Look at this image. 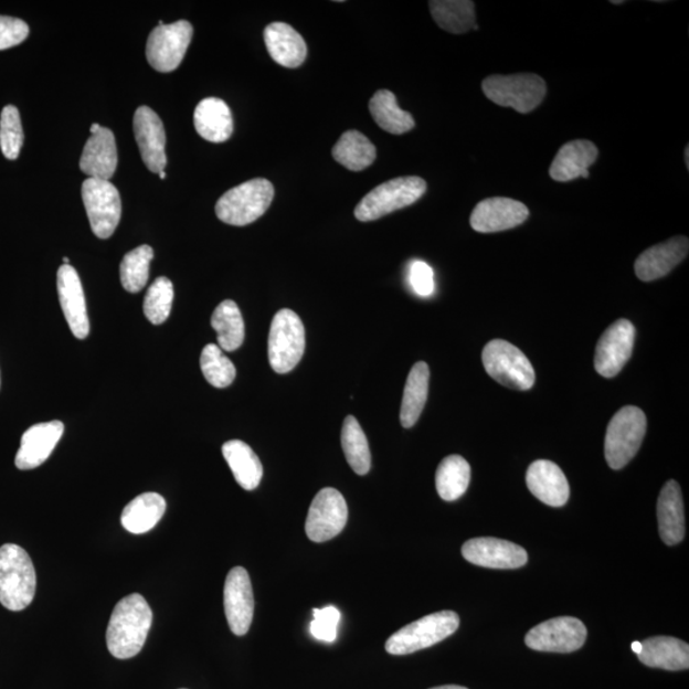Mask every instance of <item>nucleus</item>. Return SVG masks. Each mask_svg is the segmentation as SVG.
Segmentation results:
<instances>
[{
	"mask_svg": "<svg viewBox=\"0 0 689 689\" xmlns=\"http://www.w3.org/2000/svg\"><path fill=\"white\" fill-rule=\"evenodd\" d=\"M152 618L150 605L142 595H128L115 605L106 629V645L114 658L125 660L141 653Z\"/></svg>",
	"mask_w": 689,
	"mask_h": 689,
	"instance_id": "1",
	"label": "nucleus"
},
{
	"mask_svg": "<svg viewBox=\"0 0 689 689\" xmlns=\"http://www.w3.org/2000/svg\"><path fill=\"white\" fill-rule=\"evenodd\" d=\"M36 584L29 553L15 544L0 547V604L12 612L26 610L34 601Z\"/></svg>",
	"mask_w": 689,
	"mask_h": 689,
	"instance_id": "2",
	"label": "nucleus"
},
{
	"mask_svg": "<svg viewBox=\"0 0 689 689\" xmlns=\"http://www.w3.org/2000/svg\"><path fill=\"white\" fill-rule=\"evenodd\" d=\"M274 197L273 183L264 178L252 179L221 197L216 203V215L229 225H250L265 215Z\"/></svg>",
	"mask_w": 689,
	"mask_h": 689,
	"instance_id": "3",
	"label": "nucleus"
},
{
	"mask_svg": "<svg viewBox=\"0 0 689 689\" xmlns=\"http://www.w3.org/2000/svg\"><path fill=\"white\" fill-rule=\"evenodd\" d=\"M426 192L425 180L420 177H402L389 180L369 192L354 210L362 223L379 220L420 201Z\"/></svg>",
	"mask_w": 689,
	"mask_h": 689,
	"instance_id": "4",
	"label": "nucleus"
},
{
	"mask_svg": "<svg viewBox=\"0 0 689 689\" xmlns=\"http://www.w3.org/2000/svg\"><path fill=\"white\" fill-rule=\"evenodd\" d=\"M306 350V330L301 319L290 309L278 310L268 336L269 365L278 374L297 367Z\"/></svg>",
	"mask_w": 689,
	"mask_h": 689,
	"instance_id": "5",
	"label": "nucleus"
},
{
	"mask_svg": "<svg viewBox=\"0 0 689 689\" xmlns=\"http://www.w3.org/2000/svg\"><path fill=\"white\" fill-rule=\"evenodd\" d=\"M459 626L455 612L443 611L410 623L393 634L385 643V651L391 655H409L437 645L453 636Z\"/></svg>",
	"mask_w": 689,
	"mask_h": 689,
	"instance_id": "6",
	"label": "nucleus"
},
{
	"mask_svg": "<svg viewBox=\"0 0 689 689\" xmlns=\"http://www.w3.org/2000/svg\"><path fill=\"white\" fill-rule=\"evenodd\" d=\"M646 426V415L636 406L623 407L613 416L605 436V458L613 470L623 469L636 456Z\"/></svg>",
	"mask_w": 689,
	"mask_h": 689,
	"instance_id": "7",
	"label": "nucleus"
},
{
	"mask_svg": "<svg viewBox=\"0 0 689 689\" xmlns=\"http://www.w3.org/2000/svg\"><path fill=\"white\" fill-rule=\"evenodd\" d=\"M483 92L490 102L527 114L543 103L547 84L543 78L532 73L489 76L483 81Z\"/></svg>",
	"mask_w": 689,
	"mask_h": 689,
	"instance_id": "8",
	"label": "nucleus"
},
{
	"mask_svg": "<svg viewBox=\"0 0 689 689\" xmlns=\"http://www.w3.org/2000/svg\"><path fill=\"white\" fill-rule=\"evenodd\" d=\"M483 364L491 379L508 389L528 391L536 383V371L530 360L519 348L505 340L486 344Z\"/></svg>",
	"mask_w": 689,
	"mask_h": 689,
	"instance_id": "9",
	"label": "nucleus"
},
{
	"mask_svg": "<svg viewBox=\"0 0 689 689\" xmlns=\"http://www.w3.org/2000/svg\"><path fill=\"white\" fill-rule=\"evenodd\" d=\"M82 200L93 232L108 240L118 227L121 216L120 194L109 180L87 178L82 184Z\"/></svg>",
	"mask_w": 689,
	"mask_h": 689,
	"instance_id": "10",
	"label": "nucleus"
},
{
	"mask_svg": "<svg viewBox=\"0 0 689 689\" xmlns=\"http://www.w3.org/2000/svg\"><path fill=\"white\" fill-rule=\"evenodd\" d=\"M192 38L193 26L184 20L156 28L147 40V61L156 71H176L183 62Z\"/></svg>",
	"mask_w": 689,
	"mask_h": 689,
	"instance_id": "11",
	"label": "nucleus"
},
{
	"mask_svg": "<svg viewBox=\"0 0 689 689\" xmlns=\"http://www.w3.org/2000/svg\"><path fill=\"white\" fill-rule=\"evenodd\" d=\"M348 515L347 500L338 489L319 490L309 507L306 522L308 538L315 543H325L338 537L348 522Z\"/></svg>",
	"mask_w": 689,
	"mask_h": 689,
	"instance_id": "12",
	"label": "nucleus"
},
{
	"mask_svg": "<svg viewBox=\"0 0 689 689\" xmlns=\"http://www.w3.org/2000/svg\"><path fill=\"white\" fill-rule=\"evenodd\" d=\"M586 637L584 623L577 618L560 617L532 628L524 643L536 651L569 654L581 649Z\"/></svg>",
	"mask_w": 689,
	"mask_h": 689,
	"instance_id": "13",
	"label": "nucleus"
},
{
	"mask_svg": "<svg viewBox=\"0 0 689 689\" xmlns=\"http://www.w3.org/2000/svg\"><path fill=\"white\" fill-rule=\"evenodd\" d=\"M635 326L628 319H619L606 330L595 351L596 372L605 379L618 375L634 351Z\"/></svg>",
	"mask_w": 689,
	"mask_h": 689,
	"instance_id": "14",
	"label": "nucleus"
},
{
	"mask_svg": "<svg viewBox=\"0 0 689 689\" xmlns=\"http://www.w3.org/2000/svg\"><path fill=\"white\" fill-rule=\"evenodd\" d=\"M463 555L467 562L496 570L520 569L528 563V553L523 548L496 538L467 540Z\"/></svg>",
	"mask_w": 689,
	"mask_h": 689,
	"instance_id": "15",
	"label": "nucleus"
},
{
	"mask_svg": "<svg viewBox=\"0 0 689 689\" xmlns=\"http://www.w3.org/2000/svg\"><path fill=\"white\" fill-rule=\"evenodd\" d=\"M134 129L145 166L156 174L166 171L167 135L159 115L149 106H139L135 113Z\"/></svg>",
	"mask_w": 689,
	"mask_h": 689,
	"instance_id": "16",
	"label": "nucleus"
},
{
	"mask_svg": "<svg viewBox=\"0 0 689 689\" xmlns=\"http://www.w3.org/2000/svg\"><path fill=\"white\" fill-rule=\"evenodd\" d=\"M224 608L230 629L236 636L247 635L254 613L251 577L243 568L227 573L224 587Z\"/></svg>",
	"mask_w": 689,
	"mask_h": 689,
	"instance_id": "17",
	"label": "nucleus"
},
{
	"mask_svg": "<svg viewBox=\"0 0 689 689\" xmlns=\"http://www.w3.org/2000/svg\"><path fill=\"white\" fill-rule=\"evenodd\" d=\"M529 213L522 202L495 197L477 204L471 213L470 225L475 232L483 234L505 232L523 224Z\"/></svg>",
	"mask_w": 689,
	"mask_h": 689,
	"instance_id": "18",
	"label": "nucleus"
},
{
	"mask_svg": "<svg viewBox=\"0 0 689 689\" xmlns=\"http://www.w3.org/2000/svg\"><path fill=\"white\" fill-rule=\"evenodd\" d=\"M57 294L61 307L75 338L84 340L89 333L86 298L77 271L71 265H63L57 271Z\"/></svg>",
	"mask_w": 689,
	"mask_h": 689,
	"instance_id": "19",
	"label": "nucleus"
},
{
	"mask_svg": "<svg viewBox=\"0 0 689 689\" xmlns=\"http://www.w3.org/2000/svg\"><path fill=\"white\" fill-rule=\"evenodd\" d=\"M63 433L64 424L60 421L32 425L23 433L21 447L14 459L15 466L20 470H32L43 465L51 457Z\"/></svg>",
	"mask_w": 689,
	"mask_h": 689,
	"instance_id": "20",
	"label": "nucleus"
},
{
	"mask_svg": "<svg viewBox=\"0 0 689 689\" xmlns=\"http://www.w3.org/2000/svg\"><path fill=\"white\" fill-rule=\"evenodd\" d=\"M689 242L686 236L671 237L668 242L645 251L635 264L639 280L649 283L667 276L688 256Z\"/></svg>",
	"mask_w": 689,
	"mask_h": 689,
	"instance_id": "21",
	"label": "nucleus"
},
{
	"mask_svg": "<svg viewBox=\"0 0 689 689\" xmlns=\"http://www.w3.org/2000/svg\"><path fill=\"white\" fill-rule=\"evenodd\" d=\"M528 488L541 502L562 507L570 498L568 478L561 467L548 459L532 463L527 474Z\"/></svg>",
	"mask_w": 689,
	"mask_h": 689,
	"instance_id": "22",
	"label": "nucleus"
},
{
	"mask_svg": "<svg viewBox=\"0 0 689 689\" xmlns=\"http://www.w3.org/2000/svg\"><path fill=\"white\" fill-rule=\"evenodd\" d=\"M118 167V149L114 134L102 127L89 136L82 152L80 168L88 178L109 180Z\"/></svg>",
	"mask_w": 689,
	"mask_h": 689,
	"instance_id": "23",
	"label": "nucleus"
},
{
	"mask_svg": "<svg viewBox=\"0 0 689 689\" xmlns=\"http://www.w3.org/2000/svg\"><path fill=\"white\" fill-rule=\"evenodd\" d=\"M265 43L273 61L285 68H298L307 60L306 41L290 24L269 23L265 30Z\"/></svg>",
	"mask_w": 689,
	"mask_h": 689,
	"instance_id": "24",
	"label": "nucleus"
},
{
	"mask_svg": "<svg viewBox=\"0 0 689 689\" xmlns=\"http://www.w3.org/2000/svg\"><path fill=\"white\" fill-rule=\"evenodd\" d=\"M597 147L587 139H576L561 147L558 151L549 176L555 182H571L577 178H589V168L597 159Z\"/></svg>",
	"mask_w": 689,
	"mask_h": 689,
	"instance_id": "25",
	"label": "nucleus"
},
{
	"mask_svg": "<svg viewBox=\"0 0 689 689\" xmlns=\"http://www.w3.org/2000/svg\"><path fill=\"white\" fill-rule=\"evenodd\" d=\"M658 521L661 540L667 545H676L686 534L682 490L676 480L662 487L658 500Z\"/></svg>",
	"mask_w": 689,
	"mask_h": 689,
	"instance_id": "26",
	"label": "nucleus"
},
{
	"mask_svg": "<svg viewBox=\"0 0 689 689\" xmlns=\"http://www.w3.org/2000/svg\"><path fill=\"white\" fill-rule=\"evenodd\" d=\"M197 134L206 141L221 144L233 135L234 121L227 104L218 97L204 98L194 110Z\"/></svg>",
	"mask_w": 689,
	"mask_h": 689,
	"instance_id": "27",
	"label": "nucleus"
},
{
	"mask_svg": "<svg viewBox=\"0 0 689 689\" xmlns=\"http://www.w3.org/2000/svg\"><path fill=\"white\" fill-rule=\"evenodd\" d=\"M638 659L645 666L666 670L689 668V646L682 639L667 636L647 638Z\"/></svg>",
	"mask_w": 689,
	"mask_h": 689,
	"instance_id": "28",
	"label": "nucleus"
},
{
	"mask_svg": "<svg viewBox=\"0 0 689 689\" xmlns=\"http://www.w3.org/2000/svg\"><path fill=\"white\" fill-rule=\"evenodd\" d=\"M223 455L243 489L253 490L259 486L264 477V466L247 443L240 439L229 441L223 446Z\"/></svg>",
	"mask_w": 689,
	"mask_h": 689,
	"instance_id": "29",
	"label": "nucleus"
},
{
	"mask_svg": "<svg viewBox=\"0 0 689 689\" xmlns=\"http://www.w3.org/2000/svg\"><path fill=\"white\" fill-rule=\"evenodd\" d=\"M167 502L158 494H144L128 504L121 513V524L132 534H145L152 530L166 515Z\"/></svg>",
	"mask_w": 689,
	"mask_h": 689,
	"instance_id": "30",
	"label": "nucleus"
},
{
	"mask_svg": "<svg viewBox=\"0 0 689 689\" xmlns=\"http://www.w3.org/2000/svg\"><path fill=\"white\" fill-rule=\"evenodd\" d=\"M430 367L416 363L410 371L402 398L400 421L404 428H412L420 421L430 390Z\"/></svg>",
	"mask_w": 689,
	"mask_h": 689,
	"instance_id": "31",
	"label": "nucleus"
},
{
	"mask_svg": "<svg viewBox=\"0 0 689 689\" xmlns=\"http://www.w3.org/2000/svg\"><path fill=\"white\" fill-rule=\"evenodd\" d=\"M430 8L434 21L451 34L459 35L478 30L475 4L470 0H432Z\"/></svg>",
	"mask_w": 689,
	"mask_h": 689,
	"instance_id": "32",
	"label": "nucleus"
},
{
	"mask_svg": "<svg viewBox=\"0 0 689 689\" xmlns=\"http://www.w3.org/2000/svg\"><path fill=\"white\" fill-rule=\"evenodd\" d=\"M369 110L377 125L391 135H404L415 127L413 115L400 109L395 94L389 89L373 95Z\"/></svg>",
	"mask_w": 689,
	"mask_h": 689,
	"instance_id": "33",
	"label": "nucleus"
},
{
	"mask_svg": "<svg viewBox=\"0 0 689 689\" xmlns=\"http://www.w3.org/2000/svg\"><path fill=\"white\" fill-rule=\"evenodd\" d=\"M332 156L342 167L351 171H362L375 161L377 150L363 134L348 130L333 146Z\"/></svg>",
	"mask_w": 689,
	"mask_h": 689,
	"instance_id": "34",
	"label": "nucleus"
},
{
	"mask_svg": "<svg viewBox=\"0 0 689 689\" xmlns=\"http://www.w3.org/2000/svg\"><path fill=\"white\" fill-rule=\"evenodd\" d=\"M211 326L218 333L221 350L235 351L242 347L245 335L244 321L235 301L220 303L211 317Z\"/></svg>",
	"mask_w": 689,
	"mask_h": 689,
	"instance_id": "35",
	"label": "nucleus"
},
{
	"mask_svg": "<svg viewBox=\"0 0 689 689\" xmlns=\"http://www.w3.org/2000/svg\"><path fill=\"white\" fill-rule=\"evenodd\" d=\"M471 479L469 463L458 455L448 456L439 464L436 473V487L439 497L447 502L462 498Z\"/></svg>",
	"mask_w": 689,
	"mask_h": 689,
	"instance_id": "36",
	"label": "nucleus"
},
{
	"mask_svg": "<svg viewBox=\"0 0 689 689\" xmlns=\"http://www.w3.org/2000/svg\"><path fill=\"white\" fill-rule=\"evenodd\" d=\"M341 445L344 457L354 473L365 475L371 470V449H369L365 433L354 416L350 415L343 422Z\"/></svg>",
	"mask_w": 689,
	"mask_h": 689,
	"instance_id": "37",
	"label": "nucleus"
},
{
	"mask_svg": "<svg viewBox=\"0 0 689 689\" xmlns=\"http://www.w3.org/2000/svg\"><path fill=\"white\" fill-rule=\"evenodd\" d=\"M153 258V250L144 244L130 251L120 264V282L128 293H139L144 289L150 277V264Z\"/></svg>",
	"mask_w": 689,
	"mask_h": 689,
	"instance_id": "38",
	"label": "nucleus"
},
{
	"mask_svg": "<svg viewBox=\"0 0 689 689\" xmlns=\"http://www.w3.org/2000/svg\"><path fill=\"white\" fill-rule=\"evenodd\" d=\"M201 369L204 379L216 389L229 388L235 380L236 369L232 360L215 343H209L202 350Z\"/></svg>",
	"mask_w": 689,
	"mask_h": 689,
	"instance_id": "39",
	"label": "nucleus"
},
{
	"mask_svg": "<svg viewBox=\"0 0 689 689\" xmlns=\"http://www.w3.org/2000/svg\"><path fill=\"white\" fill-rule=\"evenodd\" d=\"M172 300H174L172 283L168 277L156 278L145 297L146 318L155 326L162 325L170 316Z\"/></svg>",
	"mask_w": 689,
	"mask_h": 689,
	"instance_id": "40",
	"label": "nucleus"
},
{
	"mask_svg": "<svg viewBox=\"0 0 689 689\" xmlns=\"http://www.w3.org/2000/svg\"><path fill=\"white\" fill-rule=\"evenodd\" d=\"M21 115L13 105L4 106L0 115V149L8 160L19 158L23 145Z\"/></svg>",
	"mask_w": 689,
	"mask_h": 689,
	"instance_id": "41",
	"label": "nucleus"
},
{
	"mask_svg": "<svg viewBox=\"0 0 689 689\" xmlns=\"http://www.w3.org/2000/svg\"><path fill=\"white\" fill-rule=\"evenodd\" d=\"M314 622L310 623V634L318 642L333 643L338 637V626L341 614L338 608L332 605L322 610L314 611Z\"/></svg>",
	"mask_w": 689,
	"mask_h": 689,
	"instance_id": "42",
	"label": "nucleus"
},
{
	"mask_svg": "<svg viewBox=\"0 0 689 689\" xmlns=\"http://www.w3.org/2000/svg\"><path fill=\"white\" fill-rule=\"evenodd\" d=\"M409 284L420 297H431L436 289L432 267L423 261H413L409 267Z\"/></svg>",
	"mask_w": 689,
	"mask_h": 689,
	"instance_id": "43",
	"label": "nucleus"
},
{
	"mask_svg": "<svg viewBox=\"0 0 689 689\" xmlns=\"http://www.w3.org/2000/svg\"><path fill=\"white\" fill-rule=\"evenodd\" d=\"M30 34L29 24L20 19L0 15V51L20 45Z\"/></svg>",
	"mask_w": 689,
	"mask_h": 689,
	"instance_id": "44",
	"label": "nucleus"
},
{
	"mask_svg": "<svg viewBox=\"0 0 689 689\" xmlns=\"http://www.w3.org/2000/svg\"><path fill=\"white\" fill-rule=\"evenodd\" d=\"M632 650H634V653H636L637 655L639 653H642V650H643V643L635 642L634 644H632Z\"/></svg>",
	"mask_w": 689,
	"mask_h": 689,
	"instance_id": "45",
	"label": "nucleus"
},
{
	"mask_svg": "<svg viewBox=\"0 0 689 689\" xmlns=\"http://www.w3.org/2000/svg\"><path fill=\"white\" fill-rule=\"evenodd\" d=\"M431 689H469V688L462 687V686L449 685V686L434 687V688H431Z\"/></svg>",
	"mask_w": 689,
	"mask_h": 689,
	"instance_id": "46",
	"label": "nucleus"
},
{
	"mask_svg": "<svg viewBox=\"0 0 689 689\" xmlns=\"http://www.w3.org/2000/svg\"><path fill=\"white\" fill-rule=\"evenodd\" d=\"M102 126L97 125V123H94V125L92 126V129H89V132H92V135L96 134L98 129H100Z\"/></svg>",
	"mask_w": 689,
	"mask_h": 689,
	"instance_id": "47",
	"label": "nucleus"
},
{
	"mask_svg": "<svg viewBox=\"0 0 689 689\" xmlns=\"http://www.w3.org/2000/svg\"><path fill=\"white\" fill-rule=\"evenodd\" d=\"M688 153H689V147L687 146V149H686V163H687V167H689V160H688L689 155Z\"/></svg>",
	"mask_w": 689,
	"mask_h": 689,
	"instance_id": "48",
	"label": "nucleus"
},
{
	"mask_svg": "<svg viewBox=\"0 0 689 689\" xmlns=\"http://www.w3.org/2000/svg\"><path fill=\"white\" fill-rule=\"evenodd\" d=\"M159 176H160L161 179H166L167 178V172L166 171H161Z\"/></svg>",
	"mask_w": 689,
	"mask_h": 689,
	"instance_id": "49",
	"label": "nucleus"
},
{
	"mask_svg": "<svg viewBox=\"0 0 689 689\" xmlns=\"http://www.w3.org/2000/svg\"><path fill=\"white\" fill-rule=\"evenodd\" d=\"M63 262H64V265H70V258L68 257H64Z\"/></svg>",
	"mask_w": 689,
	"mask_h": 689,
	"instance_id": "50",
	"label": "nucleus"
},
{
	"mask_svg": "<svg viewBox=\"0 0 689 689\" xmlns=\"http://www.w3.org/2000/svg\"><path fill=\"white\" fill-rule=\"evenodd\" d=\"M613 4H622L623 2H612Z\"/></svg>",
	"mask_w": 689,
	"mask_h": 689,
	"instance_id": "51",
	"label": "nucleus"
},
{
	"mask_svg": "<svg viewBox=\"0 0 689 689\" xmlns=\"http://www.w3.org/2000/svg\"><path fill=\"white\" fill-rule=\"evenodd\" d=\"M184 689V688H183Z\"/></svg>",
	"mask_w": 689,
	"mask_h": 689,
	"instance_id": "52",
	"label": "nucleus"
}]
</instances>
